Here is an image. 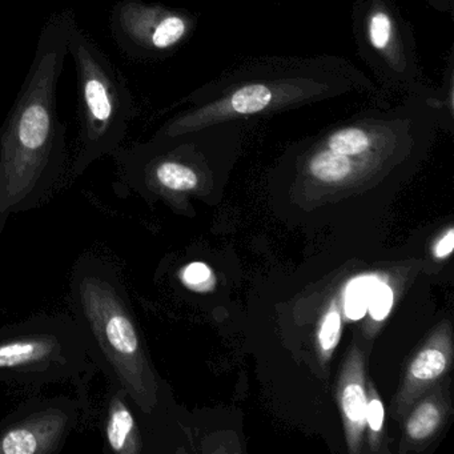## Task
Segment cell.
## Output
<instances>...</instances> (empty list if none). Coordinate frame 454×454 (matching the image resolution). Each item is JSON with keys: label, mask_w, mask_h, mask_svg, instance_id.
<instances>
[{"label": "cell", "mask_w": 454, "mask_h": 454, "mask_svg": "<svg viewBox=\"0 0 454 454\" xmlns=\"http://www.w3.org/2000/svg\"><path fill=\"white\" fill-rule=\"evenodd\" d=\"M393 292L385 283H377L369 297L368 307L374 320H384L392 308Z\"/></svg>", "instance_id": "14"}, {"label": "cell", "mask_w": 454, "mask_h": 454, "mask_svg": "<svg viewBox=\"0 0 454 454\" xmlns=\"http://www.w3.org/2000/svg\"><path fill=\"white\" fill-rule=\"evenodd\" d=\"M211 278V270L203 262H192L183 270V281L191 288H201Z\"/></svg>", "instance_id": "16"}, {"label": "cell", "mask_w": 454, "mask_h": 454, "mask_svg": "<svg viewBox=\"0 0 454 454\" xmlns=\"http://www.w3.org/2000/svg\"><path fill=\"white\" fill-rule=\"evenodd\" d=\"M446 368V357L440 350H422L411 366V373L417 380H433L443 373Z\"/></svg>", "instance_id": "13"}, {"label": "cell", "mask_w": 454, "mask_h": 454, "mask_svg": "<svg viewBox=\"0 0 454 454\" xmlns=\"http://www.w3.org/2000/svg\"><path fill=\"white\" fill-rule=\"evenodd\" d=\"M137 409L123 387L108 381L103 403V440L105 453L139 454L143 451V433Z\"/></svg>", "instance_id": "9"}, {"label": "cell", "mask_w": 454, "mask_h": 454, "mask_svg": "<svg viewBox=\"0 0 454 454\" xmlns=\"http://www.w3.org/2000/svg\"><path fill=\"white\" fill-rule=\"evenodd\" d=\"M70 304L98 371L126 390L139 413H151L159 382L118 268L97 254L79 257L71 270Z\"/></svg>", "instance_id": "3"}, {"label": "cell", "mask_w": 454, "mask_h": 454, "mask_svg": "<svg viewBox=\"0 0 454 454\" xmlns=\"http://www.w3.org/2000/svg\"><path fill=\"white\" fill-rule=\"evenodd\" d=\"M454 248V230L449 231L435 246L434 254L438 259H443V257L449 256Z\"/></svg>", "instance_id": "18"}, {"label": "cell", "mask_w": 454, "mask_h": 454, "mask_svg": "<svg viewBox=\"0 0 454 454\" xmlns=\"http://www.w3.org/2000/svg\"><path fill=\"white\" fill-rule=\"evenodd\" d=\"M98 368L73 315L38 313L0 326V382L39 387L70 382L89 409V387Z\"/></svg>", "instance_id": "4"}, {"label": "cell", "mask_w": 454, "mask_h": 454, "mask_svg": "<svg viewBox=\"0 0 454 454\" xmlns=\"http://www.w3.org/2000/svg\"><path fill=\"white\" fill-rule=\"evenodd\" d=\"M113 30L127 52L143 58L171 54L188 41L198 20L187 10L124 0L113 12Z\"/></svg>", "instance_id": "8"}, {"label": "cell", "mask_w": 454, "mask_h": 454, "mask_svg": "<svg viewBox=\"0 0 454 454\" xmlns=\"http://www.w3.org/2000/svg\"><path fill=\"white\" fill-rule=\"evenodd\" d=\"M87 411L79 398H30L0 419V454L60 453Z\"/></svg>", "instance_id": "7"}, {"label": "cell", "mask_w": 454, "mask_h": 454, "mask_svg": "<svg viewBox=\"0 0 454 454\" xmlns=\"http://www.w3.org/2000/svg\"><path fill=\"white\" fill-rule=\"evenodd\" d=\"M352 30L358 57L382 87L408 94L424 84L413 28L395 0H355Z\"/></svg>", "instance_id": "6"}, {"label": "cell", "mask_w": 454, "mask_h": 454, "mask_svg": "<svg viewBox=\"0 0 454 454\" xmlns=\"http://www.w3.org/2000/svg\"><path fill=\"white\" fill-rule=\"evenodd\" d=\"M352 94L379 90L347 58H254L191 92L183 99L184 108L155 135L175 137L224 121H256Z\"/></svg>", "instance_id": "1"}, {"label": "cell", "mask_w": 454, "mask_h": 454, "mask_svg": "<svg viewBox=\"0 0 454 454\" xmlns=\"http://www.w3.org/2000/svg\"><path fill=\"white\" fill-rule=\"evenodd\" d=\"M366 419H368L369 427L374 432H380L384 424V406L381 401L372 400L366 406Z\"/></svg>", "instance_id": "17"}, {"label": "cell", "mask_w": 454, "mask_h": 454, "mask_svg": "<svg viewBox=\"0 0 454 454\" xmlns=\"http://www.w3.org/2000/svg\"><path fill=\"white\" fill-rule=\"evenodd\" d=\"M342 409L345 416L356 427H363L366 419V397L363 385L350 382L342 390Z\"/></svg>", "instance_id": "11"}, {"label": "cell", "mask_w": 454, "mask_h": 454, "mask_svg": "<svg viewBox=\"0 0 454 454\" xmlns=\"http://www.w3.org/2000/svg\"><path fill=\"white\" fill-rule=\"evenodd\" d=\"M340 331H341V318L337 310H331L328 315L324 318L321 324L320 333H318V340H320L321 348L323 350H331L336 347L340 339Z\"/></svg>", "instance_id": "15"}, {"label": "cell", "mask_w": 454, "mask_h": 454, "mask_svg": "<svg viewBox=\"0 0 454 454\" xmlns=\"http://www.w3.org/2000/svg\"><path fill=\"white\" fill-rule=\"evenodd\" d=\"M377 283L379 280L374 278H357L350 283L347 289V300H345L348 317L352 320L363 317L368 308L369 297Z\"/></svg>", "instance_id": "10"}, {"label": "cell", "mask_w": 454, "mask_h": 454, "mask_svg": "<svg viewBox=\"0 0 454 454\" xmlns=\"http://www.w3.org/2000/svg\"><path fill=\"white\" fill-rule=\"evenodd\" d=\"M70 14L44 26L27 76L0 127V239L12 215L42 206L65 175L67 142L58 115V84L68 54Z\"/></svg>", "instance_id": "2"}, {"label": "cell", "mask_w": 454, "mask_h": 454, "mask_svg": "<svg viewBox=\"0 0 454 454\" xmlns=\"http://www.w3.org/2000/svg\"><path fill=\"white\" fill-rule=\"evenodd\" d=\"M440 411L434 403H422L408 422V433L414 440L429 437L440 424Z\"/></svg>", "instance_id": "12"}, {"label": "cell", "mask_w": 454, "mask_h": 454, "mask_svg": "<svg viewBox=\"0 0 454 454\" xmlns=\"http://www.w3.org/2000/svg\"><path fill=\"white\" fill-rule=\"evenodd\" d=\"M67 50L75 63L79 97L78 150L70 176H81L92 163L118 153L135 116L123 76L70 14Z\"/></svg>", "instance_id": "5"}]
</instances>
